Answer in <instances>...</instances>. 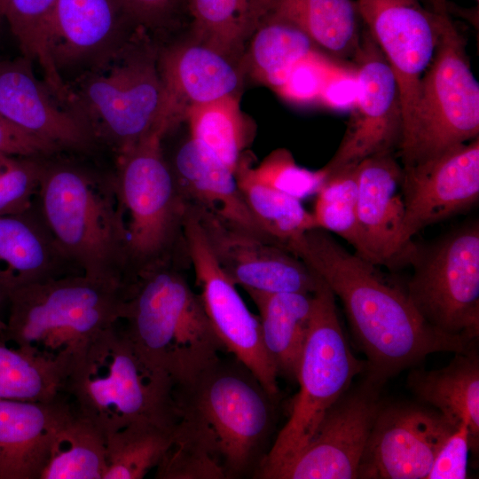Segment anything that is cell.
Segmentation results:
<instances>
[{"instance_id":"obj_20","label":"cell","mask_w":479,"mask_h":479,"mask_svg":"<svg viewBox=\"0 0 479 479\" xmlns=\"http://www.w3.org/2000/svg\"><path fill=\"white\" fill-rule=\"evenodd\" d=\"M404 233L422 229L473 208L479 200V137L424 162L402 166Z\"/></svg>"},{"instance_id":"obj_30","label":"cell","mask_w":479,"mask_h":479,"mask_svg":"<svg viewBox=\"0 0 479 479\" xmlns=\"http://www.w3.org/2000/svg\"><path fill=\"white\" fill-rule=\"evenodd\" d=\"M184 123L192 138L234 173L255 137V125L241 110L240 96L190 106Z\"/></svg>"},{"instance_id":"obj_29","label":"cell","mask_w":479,"mask_h":479,"mask_svg":"<svg viewBox=\"0 0 479 479\" xmlns=\"http://www.w3.org/2000/svg\"><path fill=\"white\" fill-rule=\"evenodd\" d=\"M316 50L298 26L266 12L247 43L241 65L245 75L276 91L294 66Z\"/></svg>"},{"instance_id":"obj_3","label":"cell","mask_w":479,"mask_h":479,"mask_svg":"<svg viewBox=\"0 0 479 479\" xmlns=\"http://www.w3.org/2000/svg\"><path fill=\"white\" fill-rule=\"evenodd\" d=\"M52 156L35 198L45 223L82 274L127 290L134 277L113 176Z\"/></svg>"},{"instance_id":"obj_12","label":"cell","mask_w":479,"mask_h":479,"mask_svg":"<svg viewBox=\"0 0 479 479\" xmlns=\"http://www.w3.org/2000/svg\"><path fill=\"white\" fill-rule=\"evenodd\" d=\"M182 241L192 265L199 295L216 336L225 350L277 397L279 375L264 346L259 318L249 310L237 286L216 262L190 206L184 221Z\"/></svg>"},{"instance_id":"obj_41","label":"cell","mask_w":479,"mask_h":479,"mask_svg":"<svg viewBox=\"0 0 479 479\" xmlns=\"http://www.w3.org/2000/svg\"><path fill=\"white\" fill-rule=\"evenodd\" d=\"M336 59L320 50L312 51L294 66L276 94L292 105L318 106L325 81Z\"/></svg>"},{"instance_id":"obj_40","label":"cell","mask_w":479,"mask_h":479,"mask_svg":"<svg viewBox=\"0 0 479 479\" xmlns=\"http://www.w3.org/2000/svg\"><path fill=\"white\" fill-rule=\"evenodd\" d=\"M46 158L0 153V216L22 212L34 204Z\"/></svg>"},{"instance_id":"obj_39","label":"cell","mask_w":479,"mask_h":479,"mask_svg":"<svg viewBox=\"0 0 479 479\" xmlns=\"http://www.w3.org/2000/svg\"><path fill=\"white\" fill-rule=\"evenodd\" d=\"M251 170L263 184L300 200L316 195L326 178L323 168L311 170L302 167L292 153L282 147L271 152Z\"/></svg>"},{"instance_id":"obj_46","label":"cell","mask_w":479,"mask_h":479,"mask_svg":"<svg viewBox=\"0 0 479 479\" xmlns=\"http://www.w3.org/2000/svg\"><path fill=\"white\" fill-rule=\"evenodd\" d=\"M5 301V296L4 294V293L2 292V290L0 289V304ZM4 327V322H3L0 318V332L3 330V328Z\"/></svg>"},{"instance_id":"obj_10","label":"cell","mask_w":479,"mask_h":479,"mask_svg":"<svg viewBox=\"0 0 479 479\" xmlns=\"http://www.w3.org/2000/svg\"><path fill=\"white\" fill-rule=\"evenodd\" d=\"M156 131L118 154L113 181L122 211L133 277L171 260L188 204L177 186Z\"/></svg>"},{"instance_id":"obj_4","label":"cell","mask_w":479,"mask_h":479,"mask_svg":"<svg viewBox=\"0 0 479 479\" xmlns=\"http://www.w3.org/2000/svg\"><path fill=\"white\" fill-rule=\"evenodd\" d=\"M160 42L143 28L115 53L67 82V105L97 142L121 153L172 129Z\"/></svg>"},{"instance_id":"obj_22","label":"cell","mask_w":479,"mask_h":479,"mask_svg":"<svg viewBox=\"0 0 479 479\" xmlns=\"http://www.w3.org/2000/svg\"><path fill=\"white\" fill-rule=\"evenodd\" d=\"M159 66L174 127L192 106L240 96L246 76L241 63L192 35L160 43Z\"/></svg>"},{"instance_id":"obj_17","label":"cell","mask_w":479,"mask_h":479,"mask_svg":"<svg viewBox=\"0 0 479 479\" xmlns=\"http://www.w3.org/2000/svg\"><path fill=\"white\" fill-rule=\"evenodd\" d=\"M191 207L214 257L236 286L267 293L314 294L321 285L322 279L288 249Z\"/></svg>"},{"instance_id":"obj_8","label":"cell","mask_w":479,"mask_h":479,"mask_svg":"<svg viewBox=\"0 0 479 479\" xmlns=\"http://www.w3.org/2000/svg\"><path fill=\"white\" fill-rule=\"evenodd\" d=\"M365 371V362L354 357L345 338L335 296L322 279L314 293L310 326L300 361L299 392L287 421L254 477L271 479L293 459L309 443L326 412Z\"/></svg>"},{"instance_id":"obj_9","label":"cell","mask_w":479,"mask_h":479,"mask_svg":"<svg viewBox=\"0 0 479 479\" xmlns=\"http://www.w3.org/2000/svg\"><path fill=\"white\" fill-rule=\"evenodd\" d=\"M466 46L448 12L420 82L412 127L397 153L402 166L434 159L479 137V84Z\"/></svg>"},{"instance_id":"obj_24","label":"cell","mask_w":479,"mask_h":479,"mask_svg":"<svg viewBox=\"0 0 479 479\" xmlns=\"http://www.w3.org/2000/svg\"><path fill=\"white\" fill-rule=\"evenodd\" d=\"M166 157L188 205L271 240L253 217L234 172L192 138L188 131Z\"/></svg>"},{"instance_id":"obj_34","label":"cell","mask_w":479,"mask_h":479,"mask_svg":"<svg viewBox=\"0 0 479 479\" xmlns=\"http://www.w3.org/2000/svg\"><path fill=\"white\" fill-rule=\"evenodd\" d=\"M70 368L0 338V399L50 402L63 397Z\"/></svg>"},{"instance_id":"obj_11","label":"cell","mask_w":479,"mask_h":479,"mask_svg":"<svg viewBox=\"0 0 479 479\" xmlns=\"http://www.w3.org/2000/svg\"><path fill=\"white\" fill-rule=\"evenodd\" d=\"M405 292L436 330L475 342L479 336V225L466 224L418 248Z\"/></svg>"},{"instance_id":"obj_49","label":"cell","mask_w":479,"mask_h":479,"mask_svg":"<svg viewBox=\"0 0 479 479\" xmlns=\"http://www.w3.org/2000/svg\"><path fill=\"white\" fill-rule=\"evenodd\" d=\"M476 3H478L479 0H475Z\"/></svg>"},{"instance_id":"obj_15","label":"cell","mask_w":479,"mask_h":479,"mask_svg":"<svg viewBox=\"0 0 479 479\" xmlns=\"http://www.w3.org/2000/svg\"><path fill=\"white\" fill-rule=\"evenodd\" d=\"M381 388L363 381L331 406L304 448L271 479H357Z\"/></svg>"},{"instance_id":"obj_31","label":"cell","mask_w":479,"mask_h":479,"mask_svg":"<svg viewBox=\"0 0 479 479\" xmlns=\"http://www.w3.org/2000/svg\"><path fill=\"white\" fill-rule=\"evenodd\" d=\"M186 6L191 35L240 63L267 12L266 0H186Z\"/></svg>"},{"instance_id":"obj_16","label":"cell","mask_w":479,"mask_h":479,"mask_svg":"<svg viewBox=\"0 0 479 479\" xmlns=\"http://www.w3.org/2000/svg\"><path fill=\"white\" fill-rule=\"evenodd\" d=\"M456 428L423 404L382 402L357 478L426 479L436 453Z\"/></svg>"},{"instance_id":"obj_14","label":"cell","mask_w":479,"mask_h":479,"mask_svg":"<svg viewBox=\"0 0 479 479\" xmlns=\"http://www.w3.org/2000/svg\"><path fill=\"white\" fill-rule=\"evenodd\" d=\"M350 61L357 72L358 95L341 143L323 167L326 176L375 154L397 153L402 138L403 115L397 79L364 26Z\"/></svg>"},{"instance_id":"obj_5","label":"cell","mask_w":479,"mask_h":479,"mask_svg":"<svg viewBox=\"0 0 479 479\" xmlns=\"http://www.w3.org/2000/svg\"><path fill=\"white\" fill-rule=\"evenodd\" d=\"M174 395L179 420L212 448L226 479L254 477L271 447L276 397L251 371L220 357Z\"/></svg>"},{"instance_id":"obj_7","label":"cell","mask_w":479,"mask_h":479,"mask_svg":"<svg viewBox=\"0 0 479 479\" xmlns=\"http://www.w3.org/2000/svg\"><path fill=\"white\" fill-rule=\"evenodd\" d=\"M118 323L74 363L65 394L106 436L138 422L175 428L179 416L174 382L138 356Z\"/></svg>"},{"instance_id":"obj_37","label":"cell","mask_w":479,"mask_h":479,"mask_svg":"<svg viewBox=\"0 0 479 479\" xmlns=\"http://www.w3.org/2000/svg\"><path fill=\"white\" fill-rule=\"evenodd\" d=\"M356 166H349L326 176L316 194L312 212L317 227L342 237L360 255L357 231V174Z\"/></svg>"},{"instance_id":"obj_23","label":"cell","mask_w":479,"mask_h":479,"mask_svg":"<svg viewBox=\"0 0 479 479\" xmlns=\"http://www.w3.org/2000/svg\"><path fill=\"white\" fill-rule=\"evenodd\" d=\"M81 271L61 249L35 202L0 216V289L5 299L18 287Z\"/></svg>"},{"instance_id":"obj_6","label":"cell","mask_w":479,"mask_h":479,"mask_svg":"<svg viewBox=\"0 0 479 479\" xmlns=\"http://www.w3.org/2000/svg\"><path fill=\"white\" fill-rule=\"evenodd\" d=\"M126 289L82 273L26 285L6 295L0 338L70 370L103 331L122 315Z\"/></svg>"},{"instance_id":"obj_13","label":"cell","mask_w":479,"mask_h":479,"mask_svg":"<svg viewBox=\"0 0 479 479\" xmlns=\"http://www.w3.org/2000/svg\"><path fill=\"white\" fill-rule=\"evenodd\" d=\"M366 28L397 79L403 115L402 140L416 114L420 82L431 62L447 3L423 0H355ZM400 142V144H401Z\"/></svg>"},{"instance_id":"obj_1","label":"cell","mask_w":479,"mask_h":479,"mask_svg":"<svg viewBox=\"0 0 479 479\" xmlns=\"http://www.w3.org/2000/svg\"><path fill=\"white\" fill-rule=\"evenodd\" d=\"M291 252L311 268L343 306L366 357L365 379L381 387L437 352H465L475 342L428 324L405 290L387 280L377 265L352 254L320 228L307 231Z\"/></svg>"},{"instance_id":"obj_35","label":"cell","mask_w":479,"mask_h":479,"mask_svg":"<svg viewBox=\"0 0 479 479\" xmlns=\"http://www.w3.org/2000/svg\"><path fill=\"white\" fill-rule=\"evenodd\" d=\"M174 429L138 422L107 435L104 479L144 478L161 461Z\"/></svg>"},{"instance_id":"obj_47","label":"cell","mask_w":479,"mask_h":479,"mask_svg":"<svg viewBox=\"0 0 479 479\" xmlns=\"http://www.w3.org/2000/svg\"><path fill=\"white\" fill-rule=\"evenodd\" d=\"M2 20H4V19H3L2 15H1V13H0V24H1Z\"/></svg>"},{"instance_id":"obj_2","label":"cell","mask_w":479,"mask_h":479,"mask_svg":"<svg viewBox=\"0 0 479 479\" xmlns=\"http://www.w3.org/2000/svg\"><path fill=\"white\" fill-rule=\"evenodd\" d=\"M171 261L137 273L127 289L120 322L138 356L179 387L192 382L225 349L199 294Z\"/></svg>"},{"instance_id":"obj_33","label":"cell","mask_w":479,"mask_h":479,"mask_svg":"<svg viewBox=\"0 0 479 479\" xmlns=\"http://www.w3.org/2000/svg\"><path fill=\"white\" fill-rule=\"evenodd\" d=\"M106 436L75 407L56 432L40 479H104Z\"/></svg>"},{"instance_id":"obj_25","label":"cell","mask_w":479,"mask_h":479,"mask_svg":"<svg viewBox=\"0 0 479 479\" xmlns=\"http://www.w3.org/2000/svg\"><path fill=\"white\" fill-rule=\"evenodd\" d=\"M72 411L62 397L0 399V479H40L53 437Z\"/></svg>"},{"instance_id":"obj_19","label":"cell","mask_w":479,"mask_h":479,"mask_svg":"<svg viewBox=\"0 0 479 479\" xmlns=\"http://www.w3.org/2000/svg\"><path fill=\"white\" fill-rule=\"evenodd\" d=\"M357 174L359 256L391 270L411 266L419 247L404 233L402 165L397 153L364 159Z\"/></svg>"},{"instance_id":"obj_28","label":"cell","mask_w":479,"mask_h":479,"mask_svg":"<svg viewBox=\"0 0 479 479\" xmlns=\"http://www.w3.org/2000/svg\"><path fill=\"white\" fill-rule=\"evenodd\" d=\"M302 29L323 52L350 60L362 20L355 0H267V12Z\"/></svg>"},{"instance_id":"obj_21","label":"cell","mask_w":479,"mask_h":479,"mask_svg":"<svg viewBox=\"0 0 479 479\" xmlns=\"http://www.w3.org/2000/svg\"><path fill=\"white\" fill-rule=\"evenodd\" d=\"M21 56L0 58V115L59 151H87L96 141L86 126Z\"/></svg>"},{"instance_id":"obj_45","label":"cell","mask_w":479,"mask_h":479,"mask_svg":"<svg viewBox=\"0 0 479 479\" xmlns=\"http://www.w3.org/2000/svg\"><path fill=\"white\" fill-rule=\"evenodd\" d=\"M59 152L54 145L27 133L0 115V153L49 157Z\"/></svg>"},{"instance_id":"obj_43","label":"cell","mask_w":479,"mask_h":479,"mask_svg":"<svg viewBox=\"0 0 479 479\" xmlns=\"http://www.w3.org/2000/svg\"><path fill=\"white\" fill-rule=\"evenodd\" d=\"M470 450L474 451L470 432L466 425H461L439 449L426 479L467 478Z\"/></svg>"},{"instance_id":"obj_38","label":"cell","mask_w":479,"mask_h":479,"mask_svg":"<svg viewBox=\"0 0 479 479\" xmlns=\"http://www.w3.org/2000/svg\"><path fill=\"white\" fill-rule=\"evenodd\" d=\"M155 469L156 479H226L219 459L208 444L181 420Z\"/></svg>"},{"instance_id":"obj_36","label":"cell","mask_w":479,"mask_h":479,"mask_svg":"<svg viewBox=\"0 0 479 479\" xmlns=\"http://www.w3.org/2000/svg\"><path fill=\"white\" fill-rule=\"evenodd\" d=\"M57 0H0V13L16 38L22 56L37 64L43 80L60 98L67 86L54 70L46 51V32Z\"/></svg>"},{"instance_id":"obj_26","label":"cell","mask_w":479,"mask_h":479,"mask_svg":"<svg viewBox=\"0 0 479 479\" xmlns=\"http://www.w3.org/2000/svg\"><path fill=\"white\" fill-rule=\"evenodd\" d=\"M449 365L434 370L413 369L407 388L420 404L435 409L455 428L466 425L474 452L479 444V357L475 347L454 353Z\"/></svg>"},{"instance_id":"obj_32","label":"cell","mask_w":479,"mask_h":479,"mask_svg":"<svg viewBox=\"0 0 479 479\" xmlns=\"http://www.w3.org/2000/svg\"><path fill=\"white\" fill-rule=\"evenodd\" d=\"M252 166L247 153L234 173L244 200L265 235L290 251L307 231L318 228L313 214L302 206V200L257 180Z\"/></svg>"},{"instance_id":"obj_48","label":"cell","mask_w":479,"mask_h":479,"mask_svg":"<svg viewBox=\"0 0 479 479\" xmlns=\"http://www.w3.org/2000/svg\"><path fill=\"white\" fill-rule=\"evenodd\" d=\"M431 1H442V2H445L447 0H431Z\"/></svg>"},{"instance_id":"obj_18","label":"cell","mask_w":479,"mask_h":479,"mask_svg":"<svg viewBox=\"0 0 479 479\" xmlns=\"http://www.w3.org/2000/svg\"><path fill=\"white\" fill-rule=\"evenodd\" d=\"M140 28L118 0H57L46 51L65 82L67 74L77 76L115 53Z\"/></svg>"},{"instance_id":"obj_42","label":"cell","mask_w":479,"mask_h":479,"mask_svg":"<svg viewBox=\"0 0 479 479\" xmlns=\"http://www.w3.org/2000/svg\"><path fill=\"white\" fill-rule=\"evenodd\" d=\"M137 26L154 37L174 32L187 11L186 0H118Z\"/></svg>"},{"instance_id":"obj_44","label":"cell","mask_w":479,"mask_h":479,"mask_svg":"<svg viewBox=\"0 0 479 479\" xmlns=\"http://www.w3.org/2000/svg\"><path fill=\"white\" fill-rule=\"evenodd\" d=\"M357 95L358 81L353 63L336 59L325 81L318 106L334 111H350Z\"/></svg>"},{"instance_id":"obj_27","label":"cell","mask_w":479,"mask_h":479,"mask_svg":"<svg viewBox=\"0 0 479 479\" xmlns=\"http://www.w3.org/2000/svg\"><path fill=\"white\" fill-rule=\"evenodd\" d=\"M245 291L259 311L263 343L278 375L296 381L310 326L314 294Z\"/></svg>"}]
</instances>
